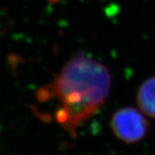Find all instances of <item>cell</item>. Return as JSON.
I'll list each match as a JSON object with an SVG mask.
<instances>
[{
  "mask_svg": "<svg viewBox=\"0 0 155 155\" xmlns=\"http://www.w3.org/2000/svg\"><path fill=\"white\" fill-rule=\"evenodd\" d=\"M110 75L104 66L84 56L72 59L50 85L41 88L40 102L58 100L55 119L71 134L91 119L105 103L110 93Z\"/></svg>",
  "mask_w": 155,
  "mask_h": 155,
  "instance_id": "1",
  "label": "cell"
},
{
  "mask_svg": "<svg viewBox=\"0 0 155 155\" xmlns=\"http://www.w3.org/2000/svg\"><path fill=\"white\" fill-rule=\"evenodd\" d=\"M111 128L120 140L126 144L140 141L148 130V122L142 113L131 107L116 111L111 118Z\"/></svg>",
  "mask_w": 155,
  "mask_h": 155,
  "instance_id": "2",
  "label": "cell"
},
{
  "mask_svg": "<svg viewBox=\"0 0 155 155\" xmlns=\"http://www.w3.org/2000/svg\"><path fill=\"white\" fill-rule=\"evenodd\" d=\"M137 103L144 114L155 119V77L146 80L140 85Z\"/></svg>",
  "mask_w": 155,
  "mask_h": 155,
  "instance_id": "3",
  "label": "cell"
}]
</instances>
